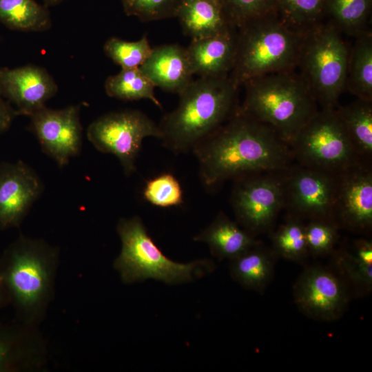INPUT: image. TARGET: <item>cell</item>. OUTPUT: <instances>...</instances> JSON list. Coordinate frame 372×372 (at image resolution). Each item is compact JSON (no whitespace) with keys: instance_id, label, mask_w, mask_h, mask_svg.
<instances>
[{"instance_id":"obj_1","label":"cell","mask_w":372,"mask_h":372,"mask_svg":"<svg viewBox=\"0 0 372 372\" xmlns=\"http://www.w3.org/2000/svg\"><path fill=\"white\" fill-rule=\"evenodd\" d=\"M204 187L214 190L228 180L281 172L292 164L290 146L269 125L238 110L192 151Z\"/></svg>"},{"instance_id":"obj_2","label":"cell","mask_w":372,"mask_h":372,"mask_svg":"<svg viewBox=\"0 0 372 372\" xmlns=\"http://www.w3.org/2000/svg\"><path fill=\"white\" fill-rule=\"evenodd\" d=\"M59 249L21 234L0 256V280L18 321L38 326L54 293Z\"/></svg>"},{"instance_id":"obj_3","label":"cell","mask_w":372,"mask_h":372,"mask_svg":"<svg viewBox=\"0 0 372 372\" xmlns=\"http://www.w3.org/2000/svg\"><path fill=\"white\" fill-rule=\"evenodd\" d=\"M238 88L229 75L192 80L158 125L163 145L174 154L192 152L238 110Z\"/></svg>"},{"instance_id":"obj_4","label":"cell","mask_w":372,"mask_h":372,"mask_svg":"<svg viewBox=\"0 0 372 372\" xmlns=\"http://www.w3.org/2000/svg\"><path fill=\"white\" fill-rule=\"evenodd\" d=\"M245 94L239 110L271 127L289 146L318 112V103L300 73L276 72L242 85Z\"/></svg>"},{"instance_id":"obj_5","label":"cell","mask_w":372,"mask_h":372,"mask_svg":"<svg viewBox=\"0 0 372 372\" xmlns=\"http://www.w3.org/2000/svg\"><path fill=\"white\" fill-rule=\"evenodd\" d=\"M304 33L288 27L276 12L237 28L235 61L229 77L237 86L298 67Z\"/></svg>"},{"instance_id":"obj_6","label":"cell","mask_w":372,"mask_h":372,"mask_svg":"<svg viewBox=\"0 0 372 372\" xmlns=\"http://www.w3.org/2000/svg\"><path fill=\"white\" fill-rule=\"evenodd\" d=\"M116 231L121 250L113 267L124 284L150 278L167 285L182 284L214 269V263L207 259L180 263L167 258L152 239L139 216L121 218Z\"/></svg>"},{"instance_id":"obj_7","label":"cell","mask_w":372,"mask_h":372,"mask_svg":"<svg viewBox=\"0 0 372 372\" xmlns=\"http://www.w3.org/2000/svg\"><path fill=\"white\" fill-rule=\"evenodd\" d=\"M338 28L318 23L304 34L298 67L322 109L335 108L345 90L349 50Z\"/></svg>"},{"instance_id":"obj_8","label":"cell","mask_w":372,"mask_h":372,"mask_svg":"<svg viewBox=\"0 0 372 372\" xmlns=\"http://www.w3.org/2000/svg\"><path fill=\"white\" fill-rule=\"evenodd\" d=\"M290 147L298 165L332 174L364 163L355 153L335 108L318 110Z\"/></svg>"},{"instance_id":"obj_9","label":"cell","mask_w":372,"mask_h":372,"mask_svg":"<svg viewBox=\"0 0 372 372\" xmlns=\"http://www.w3.org/2000/svg\"><path fill=\"white\" fill-rule=\"evenodd\" d=\"M158 125L143 112L127 110L110 112L95 119L87 127V137L99 152L114 155L124 173L136 171V161L144 138H161Z\"/></svg>"},{"instance_id":"obj_10","label":"cell","mask_w":372,"mask_h":372,"mask_svg":"<svg viewBox=\"0 0 372 372\" xmlns=\"http://www.w3.org/2000/svg\"><path fill=\"white\" fill-rule=\"evenodd\" d=\"M285 170L252 174L234 180L231 203L236 222L254 236L269 231L285 207Z\"/></svg>"},{"instance_id":"obj_11","label":"cell","mask_w":372,"mask_h":372,"mask_svg":"<svg viewBox=\"0 0 372 372\" xmlns=\"http://www.w3.org/2000/svg\"><path fill=\"white\" fill-rule=\"evenodd\" d=\"M335 174L300 165H291L284 172L285 207L301 219L335 223Z\"/></svg>"},{"instance_id":"obj_12","label":"cell","mask_w":372,"mask_h":372,"mask_svg":"<svg viewBox=\"0 0 372 372\" xmlns=\"http://www.w3.org/2000/svg\"><path fill=\"white\" fill-rule=\"evenodd\" d=\"M293 297L304 316L322 322L339 319L349 303L344 281L331 270L319 265L303 270L293 285Z\"/></svg>"},{"instance_id":"obj_13","label":"cell","mask_w":372,"mask_h":372,"mask_svg":"<svg viewBox=\"0 0 372 372\" xmlns=\"http://www.w3.org/2000/svg\"><path fill=\"white\" fill-rule=\"evenodd\" d=\"M79 105L53 110L42 107L30 117V127L41 150L60 167L81 152L83 127Z\"/></svg>"},{"instance_id":"obj_14","label":"cell","mask_w":372,"mask_h":372,"mask_svg":"<svg viewBox=\"0 0 372 372\" xmlns=\"http://www.w3.org/2000/svg\"><path fill=\"white\" fill-rule=\"evenodd\" d=\"M371 163H360L338 174L333 220L338 227L369 231L372 227Z\"/></svg>"},{"instance_id":"obj_15","label":"cell","mask_w":372,"mask_h":372,"mask_svg":"<svg viewBox=\"0 0 372 372\" xmlns=\"http://www.w3.org/2000/svg\"><path fill=\"white\" fill-rule=\"evenodd\" d=\"M44 189L36 171L22 161L0 163V229L21 225Z\"/></svg>"},{"instance_id":"obj_16","label":"cell","mask_w":372,"mask_h":372,"mask_svg":"<svg viewBox=\"0 0 372 372\" xmlns=\"http://www.w3.org/2000/svg\"><path fill=\"white\" fill-rule=\"evenodd\" d=\"M57 92L56 81L43 68L34 65L0 68V94L17 116H30L45 107Z\"/></svg>"},{"instance_id":"obj_17","label":"cell","mask_w":372,"mask_h":372,"mask_svg":"<svg viewBox=\"0 0 372 372\" xmlns=\"http://www.w3.org/2000/svg\"><path fill=\"white\" fill-rule=\"evenodd\" d=\"M47 358L46 342L37 326L0 322V372L41 371Z\"/></svg>"},{"instance_id":"obj_18","label":"cell","mask_w":372,"mask_h":372,"mask_svg":"<svg viewBox=\"0 0 372 372\" xmlns=\"http://www.w3.org/2000/svg\"><path fill=\"white\" fill-rule=\"evenodd\" d=\"M237 28L208 37L192 39L186 48L194 75L200 77L228 76L236 58Z\"/></svg>"},{"instance_id":"obj_19","label":"cell","mask_w":372,"mask_h":372,"mask_svg":"<svg viewBox=\"0 0 372 372\" xmlns=\"http://www.w3.org/2000/svg\"><path fill=\"white\" fill-rule=\"evenodd\" d=\"M139 69L156 87L178 94L190 83L194 76L186 48L176 44L152 48Z\"/></svg>"},{"instance_id":"obj_20","label":"cell","mask_w":372,"mask_h":372,"mask_svg":"<svg viewBox=\"0 0 372 372\" xmlns=\"http://www.w3.org/2000/svg\"><path fill=\"white\" fill-rule=\"evenodd\" d=\"M194 240L207 243L219 260H231L260 242L222 211Z\"/></svg>"},{"instance_id":"obj_21","label":"cell","mask_w":372,"mask_h":372,"mask_svg":"<svg viewBox=\"0 0 372 372\" xmlns=\"http://www.w3.org/2000/svg\"><path fill=\"white\" fill-rule=\"evenodd\" d=\"M278 256L261 242L230 260L231 277L243 287L263 293L271 281Z\"/></svg>"},{"instance_id":"obj_22","label":"cell","mask_w":372,"mask_h":372,"mask_svg":"<svg viewBox=\"0 0 372 372\" xmlns=\"http://www.w3.org/2000/svg\"><path fill=\"white\" fill-rule=\"evenodd\" d=\"M176 17L192 39L213 36L233 26L222 8L208 0H182Z\"/></svg>"},{"instance_id":"obj_23","label":"cell","mask_w":372,"mask_h":372,"mask_svg":"<svg viewBox=\"0 0 372 372\" xmlns=\"http://www.w3.org/2000/svg\"><path fill=\"white\" fill-rule=\"evenodd\" d=\"M353 149L364 163H371L372 101L357 99L353 103L335 107Z\"/></svg>"},{"instance_id":"obj_24","label":"cell","mask_w":372,"mask_h":372,"mask_svg":"<svg viewBox=\"0 0 372 372\" xmlns=\"http://www.w3.org/2000/svg\"><path fill=\"white\" fill-rule=\"evenodd\" d=\"M345 90L358 99L372 101V34L357 36L349 51Z\"/></svg>"},{"instance_id":"obj_25","label":"cell","mask_w":372,"mask_h":372,"mask_svg":"<svg viewBox=\"0 0 372 372\" xmlns=\"http://www.w3.org/2000/svg\"><path fill=\"white\" fill-rule=\"evenodd\" d=\"M0 22L21 32L47 31L52 25L48 7L35 0H0Z\"/></svg>"},{"instance_id":"obj_26","label":"cell","mask_w":372,"mask_h":372,"mask_svg":"<svg viewBox=\"0 0 372 372\" xmlns=\"http://www.w3.org/2000/svg\"><path fill=\"white\" fill-rule=\"evenodd\" d=\"M155 87L139 68L121 69L118 74L110 76L105 82V92L110 97L125 101L149 99L162 108L154 94Z\"/></svg>"},{"instance_id":"obj_27","label":"cell","mask_w":372,"mask_h":372,"mask_svg":"<svg viewBox=\"0 0 372 372\" xmlns=\"http://www.w3.org/2000/svg\"><path fill=\"white\" fill-rule=\"evenodd\" d=\"M272 249L278 257L296 262H303L309 253L305 225L302 219L290 214L271 236Z\"/></svg>"},{"instance_id":"obj_28","label":"cell","mask_w":372,"mask_h":372,"mask_svg":"<svg viewBox=\"0 0 372 372\" xmlns=\"http://www.w3.org/2000/svg\"><path fill=\"white\" fill-rule=\"evenodd\" d=\"M282 21L300 33L318 25L327 0H276Z\"/></svg>"},{"instance_id":"obj_29","label":"cell","mask_w":372,"mask_h":372,"mask_svg":"<svg viewBox=\"0 0 372 372\" xmlns=\"http://www.w3.org/2000/svg\"><path fill=\"white\" fill-rule=\"evenodd\" d=\"M152 50L146 37L135 41L111 37L103 45L105 54L121 69L139 68Z\"/></svg>"},{"instance_id":"obj_30","label":"cell","mask_w":372,"mask_h":372,"mask_svg":"<svg viewBox=\"0 0 372 372\" xmlns=\"http://www.w3.org/2000/svg\"><path fill=\"white\" fill-rule=\"evenodd\" d=\"M371 0H329L330 11L342 30L358 36L366 32L364 23Z\"/></svg>"},{"instance_id":"obj_31","label":"cell","mask_w":372,"mask_h":372,"mask_svg":"<svg viewBox=\"0 0 372 372\" xmlns=\"http://www.w3.org/2000/svg\"><path fill=\"white\" fill-rule=\"evenodd\" d=\"M145 200L160 207L178 206L183 203L181 185L170 173H163L149 180L143 189Z\"/></svg>"},{"instance_id":"obj_32","label":"cell","mask_w":372,"mask_h":372,"mask_svg":"<svg viewBox=\"0 0 372 372\" xmlns=\"http://www.w3.org/2000/svg\"><path fill=\"white\" fill-rule=\"evenodd\" d=\"M221 2L228 21L236 28L275 12L277 8L276 0H221Z\"/></svg>"},{"instance_id":"obj_33","label":"cell","mask_w":372,"mask_h":372,"mask_svg":"<svg viewBox=\"0 0 372 372\" xmlns=\"http://www.w3.org/2000/svg\"><path fill=\"white\" fill-rule=\"evenodd\" d=\"M182 0H121L127 16L143 21L176 17Z\"/></svg>"},{"instance_id":"obj_34","label":"cell","mask_w":372,"mask_h":372,"mask_svg":"<svg viewBox=\"0 0 372 372\" xmlns=\"http://www.w3.org/2000/svg\"><path fill=\"white\" fill-rule=\"evenodd\" d=\"M338 227L322 220H310L305 225V237L309 253L316 256L333 251L339 237Z\"/></svg>"},{"instance_id":"obj_35","label":"cell","mask_w":372,"mask_h":372,"mask_svg":"<svg viewBox=\"0 0 372 372\" xmlns=\"http://www.w3.org/2000/svg\"><path fill=\"white\" fill-rule=\"evenodd\" d=\"M334 260L343 276L359 293H365L372 289V265H365L352 260L345 250L335 251Z\"/></svg>"},{"instance_id":"obj_36","label":"cell","mask_w":372,"mask_h":372,"mask_svg":"<svg viewBox=\"0 0 372 372\" xmlns=\"http://www.w3.org/2000/svg\"><path fill=\"white\" fill-rule=\"evenodd\" d=\"M349 257L354 262L365 265H372V242L360 238L355 240L349 251H346Z\"/></svg>"},{"instance_id":"obj_37","label":"cell","mask_w":372,"mask_h":372,"mask_svg":"<svg viewBox=\"0 0 372 372\" xmlns=\"http://www.w3.org/2000/svg\"><path fill=\"white\" fill-rule=\"evenodd\" d=\"M16 116L14 108L0 94V134L9 130Z\"/></svg>"},{"instance_id":"obj_38","label":"cell","mask_w":372,"mask_h":372,"mask_svg":"<svg viewBox=\"0 0 372 372\" xmlns=\"http://www.w3.org/2000/svg\"><path fill=\"white\" fill-rule=\"evenodd\" d=\"M10 304L7 292L0 280V309Z\"/></svg>"},{"instance_id":"obj_39","label":"cell","mask_w":372,"mask_h":372,"mask_svg":"<svg viewBox=\"0 0 372 372\" xmlns=\"http://www.w3.org/2000/svg\"><path fill=\"white\" fill-rule=\"evenodd\" d=\"M63 0H43V4L46 6H56L60 3Z\"/></svg>"},{"instance_id":"obj_40","label":"cell","mask_w":372,"mask_h":372,"mask_svg":"<svg viewBox=\"0 0 372 372\" xmlns=\"http://www.w3.org/2000/svg\"><path fill=\"white\" fill-rule=\"evenodd\" d=\"M208 1H210L217 5H218L219 6H220L222 8V2H221V0H208ZM223 9V8H222Z\"/></svg>"}]
</instances>
